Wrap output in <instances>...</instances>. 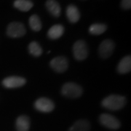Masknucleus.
Here are the masks:
<instances>
[{
    "mask_svg": "<svg viewBox=\"0 0 131 131\" xmlns=\"http://www.w3.org/2000/svg\"><path fill=\"white\" fill-rule=\"evenodd\" d=\"M127 100L125 97L119 95H110L105 98L101 102L103 108L108 110H119L124 107L126 104Z\"/></svg>",
    "mask_w": 131,
    "mask_h": 131,
    "instance_id": "nucleus-1",
    "label": "nucleus"
},
{
    "mask_svg": "<svg viewBox=\"0 0 131 131\" xmlns=\"http://www.w3.org/2000/svg\"><path fill=\"white\" fill-rule=\"evenodd\" d=\"M61 93L66 98H77L82 95L83 90L78 84L74 82H67L63 85Z\"/></svg>",
    "mask_w": 131,
    "mask_h": 131,
    "instance_id": "nucleus-2",
    "label": "nucleus"
},
{
    "mask_svg": "<svg viewBox=\"0 0 131 131\" xmlns=\"http://www.w3.org/2000/svg\"><path fill=\"white\" fill-rule=\"evenodd\" d=\"M73 54L77 61H84L88 56V47L83 40H78L73 46Z\"/></svg>",
    "mask_w": 131,
    "mask_h": 131,
    "instance_id": "nucleus-3",
    "label": "nucleus"
},
{
    "mask_svg": "<svg viewBox=\"0 0 131 131\" xmlns=\"http://www.w3.org/2000/svg\"><path fill=\"white\" fill-rule=\"evenodd\" d=\"M99 121L103 126L111 130H117L121 126V123L117 117L108 114H102L99 117Z\"/></svg>",
    "mask_w": 131,
    "mask_h": 131,
    "instance_id": "nucleus-4",
    "label": "nucleus"
},
{
    "mask_svg": "<svg viewBox=\"0 0 131 131\" xmlns=\"http://www.w3.org/2000/svg\"><path fill=\"white\" fill-rule=\"evenodd\" d=\"M26 33V29L24 25L19 22L10 23L7 28V34L9 37L18 38L24 36Z\"/></svg>",
    "mask_w": 131,
    "mask_h": 131,
    "instance_id": "nucleus-5",
    "label": "nucleus"
},
{
    "mask_svg": "<svg viewBox=\"0 0 131 131\" xmlns=\"http://www.w3.org/2000/svg\"><path fill=\"white\" fill-rule=\"evenodd\" d=\"M115 47V44L111 39H105L101 43L98 48L100 56L103 59L108 58L112 55Z\"/></svg>",
    "mask_w": 131,
    "mask_h": 131,
    "instance_id": "nucleus-6",
    "label": "nucleus"
},
{
    "mask_svg": "<svg viewBox=\"0 0 131 131\" xmlns=\"http://www.w3.org/2000/svg\"><path fill=\"white\" fill-rule=\"evenodd\" d=\"M34 108L40 112L49 113L54 109L55 104L49 98H40L35 101Z\"/></svg>",
    "mask_w": 131,
    "mask_h": 131,
    "instance_id": "nucleus-7",
    "label": "nucleus"
},
{
    "mask_svg": "<svg viewBox=\"0 0 131 131\" xmlns=\"http://www.w3.org/2000/svg\"><path fill=\"white\" fill-rule=\"evenodd\" d=\"M26 83V80L24 77H17V76H11L5 78L2 81V85L8 89L18 88L24 86Z\"/></svg>",
    "mask_w": 131,
    "mask_h": 131,
    "instance_id": "nucleus-8",
    "label": "nucleus"
},
{
    "mask_svg": "<svg viewBox=\"0 0 131 131\" xmlns=\"http://www.w3.org/2000/svg\"><path fill=\"white\" fill-rule=\"evenodd\" d=\"M50 65L55 71L58 73H63L69 67V61L65 57L58 56L52 59Z\"/></svg>",
    "mask_w": 131,
    "mask_h": 131,
    "instance_id": "nucleus-9",
    "label": "nucleus"
},
{
    "mask_svg": "<svg viewBox=\"0 0 131 131\" xmlns=\"http://www.w3.org/2000/svg\"><path fill=\"white\" fill-rule=\"evenodd\" d=\"M67 18L71 24H75L79 21L80 18V13L78 8L75 5H70L66 9Z\"/></svg>",
    "mask_w": 131,
    "mask_h": 131,
    "instance_id": "nucleus-10",
    "label": "nucleus"
},
{
    "mask_svg": "<svg viewBox=\"0 0 131 131\" xmlns=\"http://www.w3.org/2000/svg\"><path fill=\"white\" fill-rule=\"evenodd\" d=\"M15 127L17 131H28L30 128V119L25 115L20 116L16 119Z\"/></svg>",
    "mask_w": 131,
    "mask_h": 131,
    "instance_id": "nucleus-11",
    "label": "nucleus"
},
{
    "mask_svg": "<svg viewBox=\"0 0 131 131\" xmlns=\"http://www.w3.org/2000/svg\"><path fill=\"white\" fill-rule=\"evenodd\" d=\"M45 6L47 7V10L50 12V13L52 16L56 18H58L61 15V6L56 0H47L46 2Z\"/></svg>",
    "mask_w": 131,
    "mask_h": 131,
    "instance_id": "nucleus-12",
    "label": "nucleus"
},
{
    "mask_svg": "<svg viewBox=\"0 0 131 131\" xmlns=\"http://www.w3.org/2000/svg\"><path fill=\"white\" fill-rule=\"evenodd\" d=\"M131 57L130 56L124 57L117 66V71L120 74H127L130 71Z\"/></svg>",
    "mask_w": 131,
    "mask_h": 131,
    "instance_id": "nucleus-13",
    "label": "nucleus"
},
{
    "mask_svg": "<svg viewBox=\"0 0 131 131\" xmlns=\"http://www.w3.org/2000/svg\"><path fill=\"white\" fill-rule=\"evenodd\" d=\"M64 33V27L61 24L52 26L47 31V37L51 39H57L60 38Z\"/></svg>",
    "mask_w": 131,
    "mask_h": 131,
    "instance_id": "nucleus-14",
    "label": "nucleus"
},
{
    "mask_svg": "<svg viewBox=\"0 0 131 131\" xmlns=\"http://www.w3.org/2000/svg\"><path fill=\"white\" fill-rule=\"evenodd\" d=\"M90 122L86 119H80L72 125L69 131H90Z\"/></svg>",
    "mask_w": 131,
    "mask_h": 131,
    "instance_id": "nucleus-15",
    "label": "nucleus"
},
{
    "mask_svg": "<svg viewBox=\"0 0 131 131\" xmlns=\"http://www.w3.org/2000/svg\"><path fill=\"white\" fill-rule=\"evenodd\" d=\"M13 5L16 9L22 12H28L32 8L34 4L30 0H15Z\"/></svg>",
    "mask_w": 131,
    "mask_h": 131,
    "instance_id": "nucleus-16",
    "label": "nucleus"
},
{
    "mask_svg": "<svg viewBox=\"0 0 131 131\" xmlns=\"http://www.w3.org/2000/svg\"><path fill=\"white\" fill-rule=\"evenodd\" d=\"M28 24L34 31H39L41 30L42 27L40 18L37 15H33L30 17V18L28 20Z\"/></svg>",
    "mask_w": 131,
    "mask_h": 131,
    "instance_id": "nucleus-17",
    "label": "nucleus"
},
{
    "mask_svg": "<svg viewBox=\"0 0 131 131\" xmlns=\"http://www.w3.org/2000/svg\"><path fill=\"white\" fill-rule=\"evenodd\" d=\"M106 26L103 24H93L89 28V32L92 35H101L106 31Z\"/></svg>",
    "mask_w": 131,
    "mask_h": 131,
    "instance_id": "nucleus-18",
    "label": "nucleus"
},
{
    "mask_svg": "<svg viewBox=\"0 0 131 131\" xmlns=\"http://www.w3.org/2000/svg\"><path fill=\"white\" fill-rule=\"evenodd\" d=\"M28 51L35 57L40 56L42 54V49L37 42H31L28 45Z\"/></svg>",
    "mask_w": 131,
    "mask_h": 131,
    "instance_id": "nucleus-19",
    "label": "nucleus"
},
{
    "mask_svg": "<svg viewBox=\"0 0 131 131\" xmlns=\"http://www.w3.org/2000/svg\"><path fill=\"white\" fill-rule=\"evenodd\" d=\"M121 7L124 9H129L131 8V0H122Z\"/></svg>",
    "mask_w": 131,
    "mask_h": 131,
    "instance_id": "nucleus-20",
    "label": "nucleus"
}]
</instances>
